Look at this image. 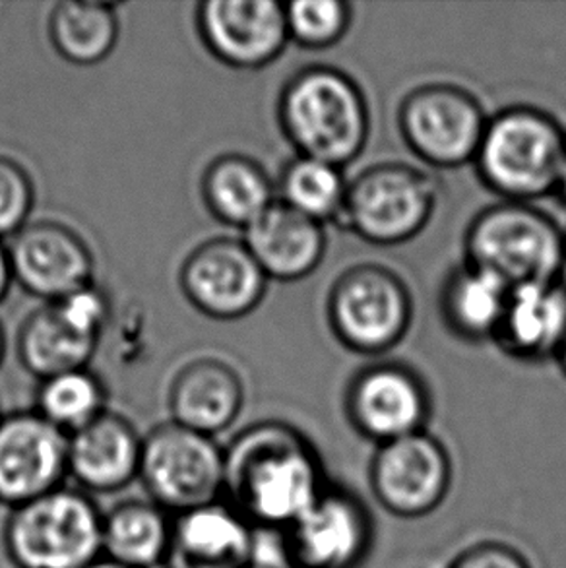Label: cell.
<instances>
[{"instance_id": "6da1fadb", "label": "cell", "mask_w": 566, "mask_h": 568, "mask_svg": "<svg viewBox=\"0 0 566 568\" xmlns=\"http://www.w3.org/2000/svg\"><path fill=\"white\" fill-rule=\"evenodd\" d=\"M223 453V500L256 530H285L330 485L316 446L290 423H254Z\"/></svg>"}, {"instance_id": "7a4b0ae2", "label": "cell", "mask_w": 566, "mask_h": 568, "mask_svg": "<svg viewBox=\"0 0 566 568\" xmlns=\"http://www.w3.org/2000/svg\"><path fill=\"white\" fill-rule=\"evenodd\" d=\"M277 121L297 155L337 168L355 162L371 136V109L361 85L326 64L299 70L285 82Z\"/></svg>"}, {"instance_id": "3957f363", "label": "cell", "mask_w": 566, "mask_h": 568, "mask_svg": "<svg viewBox=\"0 0 566 568\" xmlns=\"http://www.w3.org/2000/svg\"><path fill=\"white\" fill-rule=\"evenodd\" d=\"M565 150L566 131L552 113L511 105L489 116L475 173L498 199L534 204L557 191Z\"/></svg>"}, {"instance_id": "277c9868", "label": "cell", "mask_w": 566, "mask_h": 568, "mask_svg": "<svg viewBox=\"0 0 566 568\" xmlns=\"http://www.w3.org/2000/svg\"><path fill=\"white\" fill-rule=\"evenodd\" d=\"M464 262L511 287L557 280L566 266L565 230L536 204L498 200L467 225Z\"/></svg>"}, {"instance_id": "5b68a950", "label": "cell", "mask_w": 566, "mask_h": 568, "mask_svg": "<svg viewBox=\"0 0 566 568\" xmlns=\"http://www.w3.org/2000/svg\"><path fill=\"white\" fill-rule=\"evenodd\" d=\"M2 546L16 568H88L103 557V513L88 493L62 485L10 508Z\"/></svg>"}, {"instance_id": "8992f818", "label": "cell", "mask_w": 566, "mask_h": 568, "mask_svg": "<svg viewBox=\"0 0 566 568\" xmlns=\"http://www.w3.org/2000/svg\"><path fill=\"white\" fill-rule=\"evenodd\" d=\"M438 200L441 181L433 173L404 162L375 163L350 181L337 225L371 245H404L427 227Z\"/></svg>"}, {"instance_id": "52a82bcc", "label": "cell", "mask_w": 566, "mask_h": 568, "mask_svg": "<svg viewBox=\"0 0 566 568\" xmlns=\"http://www.w3.org/2000/svg\"><path fill=\"white\" fill-rule=\"evenodd\" d=\"M326 316L345 349L378 357L406 338L414 323V297L398 272L361 262L344 270L330 287Z\"/></svg>"}, {"instance_id": "ba28073f", "label": "cell", "mask_w": 566, "mask_h": 568, "mask_svg": "<svg viewBox=\"0 0 566 568\" xmlns=\"http://www.w3.org/2000/svg\"><path fill=\"white\" fill-rule=\"evenodd\" d=\"M139 479L150 500L181 515L223 499L225 453L215 438L161 423L144 437Z\"/></svg>"}, {"instance_id": "9c48e42d", "label": "cell", "mask_w": 566, "mask_h": 568, "mask_svg": "<svg viewBox=\"0 0 566 568\" xmlns=\"http://www.w3.org/2000/svg\"><path fill=\"white\" fill-rule=\"evenodd\" d=\"M489 115L462 85H417L398 105V131L410 152L435 170L474 163Z\"/></svg>"}, {"instance_id": "30bf717a", "label": "cell", "mask_w": 566, "mask_h": 568, "mask_svg": "<svg viewBox=\"0 0 566 568\" xmlns=\"http://www.w3.org/2000/svg\"><path fill=\"white\" fill-rule=\"evenodd\" d=\"M280 538L287 568H360L375 541V520L360 495L330 484Z\"/></svg>"}, {"instance_id": "8fae6325", "label": "cell", "mask_w": 566, "mask_h": 568, "mask_svg": "<svg viewBox=\"0 0 566 568\" xmlns=\"http://www.w3.org/2000/svg\"><path fill=\"white\" fill-rule=\"evenodd\" d=\"M452 476L448 448L428 430L376 446L368 466L376 503L404 520L433 515L451 493Z\"/></svg>"}, {"instance_id": "7c38bea8", "label": "cell", "mask_w": 566, "mask_h": 568, "mask_svg": "<svg viewBox=\"0 0 566 568\" xmlns=\"http://www.w3.org/2000/svg\"><path fill=\"white\" fill-rule=\"evenodd\" d=\"M344 409L355 433L378 446L427 430L433 396L414 367L375 362L355 371L350 378Z\"/></svg>"}, {"instance_id": "4fadbf2b", "label": "cell", "mask_w": 566, "mask_h": 568, "mask_svg": "<svg viewBox=\"0 0 566 568\" xmlns=\"http://www.w3.org/2000/svg\"><path fill=\"white\" fill-rule=\"evenodd\" d=\"M269 282L243 239H210L192 248L179 272L184 297L215 321L251 315L264 300Z\"/></svg>"}, {"instance_id": "5bb4252c", "label": "cell", "mask_w": 566, "mask_h": 568, "mask_svg": "<svg viewBox=\"0 0 566 568\" xmlns=\"http://www.w3.org/2000/svg\"><path fill=\"white\" fill-rule=\"evenodd\" d=\"M67 477V433L38 412L0 415V505H26L62 487Z\"/></svg>"}, {"instance_id": "9a60e30c", "label": "cell", "mask_w": 566, "mask_h": 568, "mask_svg": "<svg viewBox=\"0 0 566 568\" xmlns=\"http://www.w3.org/2000/svg\"><path fill=\"white\" fill-rule=\"evenodd\" d=\"M196 26L208 51L231 69H264L290 45L285 4L276 0H206Z\"/></svg>"}, {"instance_id": "2e32d148", "label": "cell", "mask_w": 566, "mask_h": 568, "mask_svg": "<svg viewBox=\"0 0 566 568\" xmlns=\"http://www.w3.org/2000/svg\"><path fill=\"white\" fill-rule=\"evenodd\" d=\"M8 256L16 284L46 303L93 284L92 248L62 223H28L10 239Z\"/></svg>"}, {"instance_id": "e0dca14e", "label": "cell", "mask_w": 566, "mask_h": 568, "mask_svg": "<svg viewBox=\"0 0 566 568\" xmlns=\"http://www.w3.org/2000/svg\"><path fill=\"white\" fill-rule=\"evenodd\" d=\"M256 528L228 500L173 516L165 568H246L253 565Z\"/></svg>"}, {"instance_id": "ac0fdd59", "label": "cell", "mask_w": 566, "mask_h": 568, "mask_svg": "<svg viewBox=\"0 0 566 568\" xmlns=\"http://www.w3.org/2000/svg\"><path fill=\"white\" fill-rule=\"evenodd\" d=\"M144 438L123 415L105 412L69 435V477L88 493H117L137 481Z\"/></svg>"}, {"instance_id": "d6986e66", "label": "cell", "mask_w": 566, "mask_h": 568, "mask_svg": "<svg viewBox=\"0 0 566 568\" xmlns=\"http://www.w3.org/2000/svg\"><path fill=\"white\" fill-rule=\"evenodd\" d=\"M565 338V277L511 290L503 323L493 339L506 355L524 363L549 362L557 357Z\"/></svg>"}, {"instance_id": "ffe728a7", "label": "cell", "mask_w": 566, "mask_h": 568, "mask_svg": "<svg viewBox=\"0 0 566 568\" xmlns=\"http://www.w3.org/2000/svg\"><path fill=\"white\" fill-rule=\"evenodd\" d=\"M243 243L269 280L299 282L321 266L326 254V225L276 200L243 231Z\"/></svg>"}, {"instance_id": "44dd1931", "label": "cell", "mask_w": 566, "mask_h": 568, "mask_svg": "<svg viewBox=\"0 0 566 568\" xmlns=\"http://www.w3.org/2000/svg\"><path fill=\"white\" fill-rule=\"evenodd\" d=\"M245 384L237 371L218 359H196L176 373L169 388L171 422L215 438L237 422Z\"/></svg>"}, {"instance_id": "7402d4cb", "label": "cell", "mask_w": 566, "mask_h": 568, "mask_svg": "<svg viewBox=\"0 0 566 568\" xmlns=\"http://www.w3.org/2000/svg\"><path fill=\"white\" fill-rule=\"evenodd\" d=\"M511 285L487 270L459 262L444 280L441 290V315L456 338L482 344L497 336Z\"/></svg>"}, {"instance_id": "603a6c76", "label": "cell", "mask_w": 566, "mask_h": 568, "mask_svg": "<svg viewBox=\"0 0 566 568\" xmlns=\"http://www.w3.org/2000/svg\"><path fill=\"white\" fill-rule=\"evenodd\" d=\"M202 199L218 222L245 231L276 202L277 192L262 165L246 155L225 154L204 171Z\"/></svg>"}, {"instance_id": "cb8c5ba5", "label": "cell", "mask_w": 566, "mask_h": 568, "mask_svg": "<svg viewBox=\"0 0 566 568\" xmlns=\"http://www.w3.org/2000/svg\"><path fill=\"white\" fill-rule=\"evenodd\" d=\"M100 338L80 331L54 303H46L23 321L18 334V357L39 381L69 371L85 369Z\"/></svg>"}, {"instance_id": "d4e9b609", "label": "cell", "mask_w": 566, "mask_h": 568, "mask_svg": "<svg viewBox=\"0 0 566 568\" xmlns=\"http://www.w3.org/2000/svg\"><path fill=\"white\" fill-rule=\"evenodd\" d=\"M173 515L153 500H123L103 513V557L129 568H165Z\"/></svg>"}, {"instance_id": "484cf974", "label": "cell", "mask_w": 566, "mask_h": 568, "mask_svg": "<svg viewBox=\"0 0 566 568\" xmlns=\"http://www.w3.org/2000/svg\"><path fill=\"white\" fill-rule=\"evenodd\" d=\"M121 18L115 4L95 0L59 2L49 16V39L61 59L74 67H95L115 51Z\"/></svg>"}, {"instance_id": "4316f807", "label": "cell", "mask_w": 566, "mask_h": 568, "mask_svg": "<svg viewBox=\"0 0 566 568\" xmlns=\"http://www.w3.org/2000/svg\"><path fill=\"white\" fill-rule=\"evenodd\" d=\"M347 185L344 168L295 154L277 179V200L322 225L337 223L344 212Z\"/></svg>"}, {"instance_id": "83f0119b", "label": "cell", "mask_w": 566, "mask_h": 568, "mask_svg": "<svg viewBox=\"0 0 566 568\" xmlns=\"http://www.w3.org/2000/svg\"><path fill=\"white\" fill-rule=\"evenodd\" d=\"M105 386L85 367L41 381L33 412L57 429L72 435L105 414Z\"/></svg>"}, {"instance_id": "f1b7e54d", "label": "cell", "mask_w": 566, "mask_h": 568, "mask_svg": "<svg viewBox=\"0 0 566 568\" xmlns=\"http://www.w3.org/2000/svg\"><path fill=\"white\" fill-rule=\"evenodd\" d=\"M290 43L306 51L337 45L352 28L353 7L345 0H297L285 4Z\"/></svg>"}, {"instance_id": "f546056e", "label": "cell", "mask_w": 566, "mask_h": 568, "mask_svg": "<svg viewBox=\"0 0 566 568\" xmlns=\"http://www.w3.org/2000/svg\"><path fill=\"white\" fill-rule=\"evenodd\" d=\"M36 206V189L23 165L0 155V241L14 237L28 225Z\"/></svg>"}, {"instance_id": "4dcf8cb0", "label": "cell", "mask_w": 566, "mask_h": 568, "mask_svg": "<svg viewBox=\"0 0 566 568\" xmlns=\"http://www.w3.org/2000/svg\"><path fill=\"white\" fill-rule=\"evenodd\" d=\"M446 568H532L526 555L503 541H479L454 557Z\"/></svg>"}, {"instance_id": "1f68e13d", "label": "cell", "mask_w": 566, "mask_h": 568, "mask_svg": "<svg viewBox=\"0 0 566 568\" xmlns=\"http://www.w3.org/2000/svg\"><path fill=\"white\" fill-rule=\"evenodd\" d=\"M14 284L12 276V266H10V256H8V246L0 241V303L7 300L10 285Z\"/></svg>"}, {"instance_id": "d6a6232c", "label": "cell", "mask_w": 566, "mask_h": 568, "mask_svg": "<svg viewBox=\"0 0 566 568\" xmlns=\"http://www.w3.org/2000/svg\"><path fill=\"white\" fill-rule=\"evenodd\" d=\"M555 194L566 204V150L565 155H563V163H560L559 179H557V191H555Z\"/></svg>"}, {"instance_id": "836d02e7", "label": "cell", "mask_w": 566, "mask_h": 568, "mask_svg": "<svg viewBox=\"0 0 566 568\" xmlns=\"http://www.w3.org/2000/svg\"><path fill=\"white\" fill-rule=\"evenodd\" d=\"M88 568H129L124 567V565H119V562L111 561V559H105V557H101L98 561L90 565Z\"/></svg>"}, {"instance_id": "e575fe53", "label": "cell", "mask_w": 566, "mask_h": 568, "mask_svg": "<svg viewBox=\"0 0 566 568\" xmlns=\"http://www.w3.org/2000/svg\"><path fill=\"white\" fill-rule=\"evenodd\" d=\"M555 362L559 363L560 371L565 373L566 377V338L563 342V346H560L559 354L555 357Z\"/></svg>"}, {"instance_id": "d590c367", "label": "cell", "mask_w": 566, "mask_h": 568, "mask_svg": "<svg viewBox=\"0 0 566 568\" xmlns=\"http://www.w3.org/2000/svg\"><path fill=\"white\" fill-rule=\"evenodd\" d=\"M4 354H7V339H4V332H2V326H0V363L4 359Z\"/></svg>"}, {"instance_id": "8d00e7d4", "label": "cell", "mask_w": 566, "mask_h": 568, "mask_svg": "<svg viewBox=\"0 0 566 568\" xmlns=\"http://www.w3.org/2000/svg\"><path fill=\"white\" fill-rule=\"evenodd\" d=\"M246 568H274V567H264V565H254V562H253V565H249V567H246Z\"/></svg>"}, {"instance_id": "74e56055", "label": "cell", "mask_w": 566, "mask_h": 568, "mask_svg": "<svg viewBox=\"0 0 566 568\" xmlns=\"http://www.w3.org/2000/svg\"><path fill=\"white\" fill-rule=\"evenodd\" d=\"M565 261H566V230H565Z\"/></svg>"}]
</instances>
